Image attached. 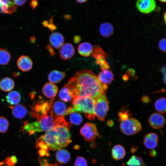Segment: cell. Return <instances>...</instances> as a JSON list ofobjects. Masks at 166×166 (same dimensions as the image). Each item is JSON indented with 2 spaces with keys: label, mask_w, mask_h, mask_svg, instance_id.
Listing matches in <instances>:
<instances>
[{
  "label": "cell",
  "mask_w": 166,
  "mask_h": 166,
  "mask_svg": "<svg viewBox=\"0 0 166 166\" xmlns=\"http://www.w3.org/2000/svg\"><path fill=\"white\" fill-rule=\"evenodd\" d=\"M99 32L103 37L107 38L110 37L113 33V26L108 22H104L101 24L99 28Z\"/></svg>",
  "instance_id": "23"
},
{
  "label": "cell",
  "mask_w": 166,
  "mask_h": 166,
  "mask_svg": "<svg viewBox=\"0 0 166 166\" xmlns=\"http://www.w3.org/2000/svg\"><path fill=\"white\" fill-rule=\"evenodd\" d=\"M6 99L8 103L11 105L18 104L21 100V96L17 91L10 92L6 95Z\"/></svg>",
  "instance_id": "25"
},
{
  "label": "cell",
  "mask_w": 166,
  "mask_h": 166,
  "mask_svg": "<svg viewBox=\"0 0 166 166\" xmlns=\"http://www.w3.org/2000/svg\"><path fill=\"white\" fill-rule=\"evenodd\" d=\"M107 125L109 127H112L114 124L113 121L112 120H108L107 122Z\"/></svg>",
  "instance_id": "46"
},
{
  "label": "cell",
  "mask_w": 166,
  "mask_h": 166,
  "mask_svg": "<svg viewBox=\"0 0 166 166\" xmlns=\"http://www.w3.org/2000/svg\"><path fill=\"white\" fill-rule=\"evenodd\" d=\"M67 110V107L65 103L57 101L53 104L50 113L57 117H62L65 115Z\"/></svg>",
  "instance_id": "15"
},
{
  "label": "cell",
  "mask_w": 166,
  "mask_h": 166,
  "mask_svg": "<svg viewBox=\"0 0 166 166\" xmlns=\"http://www.w3.org/2000/svg\"><path fill=\"white\" fill-rule=\"evenodd\" d=\"M164 23L166 25V11L164 12Z\"/></svg>",
  "instance_id": "52"
},
{
  "label": "cell",
  "mask_w": 166,
  "mask_h": 166,
  "mask_svg": "<svg viewBox=\"0 0 166 166\" xmlns=\"http://www.w3.org/2000/svg\"><path fill=\"white\" fill-rule=\"evenodd\" d=\"M163 80L164 83L166 85V76L163 77Z\"/></svg>",
  "instance_id": "54"
},
{
  "label": "cell",
  "mask_w": 166,
  "mask_h": 166,
  "mask_svg": "<svg viewBox=\"0 0 166 166\" xmlns=\"http://www.w3.org/2000/svg\"><path fill=\"white\" fill-rule=\"evenodd\" d=\"M98 77L101 82L106 84H110L114 79L113 73L109 69H102Z\"/></svg>",
  "instance_id": "22"
},
{
  "label": "cell",
  "mask_w": 166,
  "mask_h": 166,
  "mask_svg": "<svg viewBox=\"0 0 166 166\" xmlns=\"http://www.w3.org/2000/svg\"><path fill=\"white\" fill-rule=\"evenodd\" d=\"M10 108L12 109V115L16 118L22 119L24 118L26 115V108L22 104H19L14 106H10Z\"/></svg>",
  "instance_id": "18"
},
{
  "label": "cell",
  "mask_w": 166,
  "mask_h": 166,
  "mask_svg": "<svg viewBox=\"0 0 166 166\" xmlns=\"http://www.w3.org/2000/svg\"><path fill=\"white\" fill-rule=\"evenodd\" d=\"M106 53L98 46L95 47L93 49L92 56L97 60V63L99 64L102 69H109L110 67L106 62L105 57Z\"/></svg>",
  "instance_id": "9"
},
{
  "label": "cell",
  "mask_w": 166,
  "mask_h": 166,
  "mask_svg": "<svg viewBox=\"0 0 166 166\" xmlns=\"http://www.w3.org/2000/svg\"><path fill=\"white\" fill-rule=\"evenodd\" d=\"M39 162L40 166H59L57 164H49L46 160L42 158L39 159Z\"/></svg>",
  "instance_id": "38"
},
{
  "label": "cell",
  "mask_w": 166,
  "mask_h": 166,
  "mask_svg": "<svg viewBox=\"0 0 166 166\" xmlns=\"http://www.w3.org/2000/svg\"><path fill=\"white\" fill-rule=\"evenodd\" d=\"M14 87V82L11 78L5 77L0 81V89L5 92L11 91Z\"/></svg>",
  "instance_id": "24"
},
{
  "label": "cell",
  "mask_w": 166,
  "mask_h": 166,
  "mask_svg": "<svg viewBox=\"0 0 166 166\" xmlns=\"http://www.w3.org/2000/svg\"><path fill=\"white\" fill-rule=\"evenodd\" d=\"M158 142V136L154 132L147 134L143 140V143L145 146L147 148L151 149H153L156 147Z\"/></svg>",
  "instance_id": "14"
},
{
  "label": "cell",
  "mask_w": 166,
  "mask_h": 166,
  "mask_svg": "<svg viewBox=\"0 0 166 166\" xmlns=\"http://www.w3.org/2000/svg\"><path fill=\"white\" fill-rule=\"evenodd\" d=\"M46 49L49 52L51 56H54L55 54V52L51 45H47L46 47Z\"/></svg>",
  "instance_id": "39"
},
{
  "label": "cell",
  "mask_w": 166,
  "mask_h": 166,
  "mask_svg": "<svg viewBox=\"0 0 166 166\" xmlns=\"http://www.w3.org/2000/svg\"><path fill=\"white\" fill-rule=\"evenodd\" d=\"M75 49L73 45L69 43H66L60 48L59 53L61 58L64 60L70 59L74 55Z\"/></svg>",
  "instance_id": "12"
},
{
  "label": "cell",
  "mask_w": 166,
  "mask_h": 166,
  "mask_svg": "<svg viewBox=\"0 0 166 166\" xmlns=\"http://www.w3.org/2000/svg\"><path fill=\"white\" fill-rule=\"evenodd\" d=\"M30 7L33 9H35L38 5V1L37 0H32L29 2Z\"/></svg>",
  "instance_id": "40"
},
{
  "label": "cell",
  "mask_w": 166,
  "mask_h": 166,
  "mask_svg": "<svg viewBox=\"0 0 166 166\" xmlns=\"http://www.w3.org/2000/svg\"><path fill=\"white\" fill-rule=\"evenodd\" d=\"M3 5V3L1 0H0V13H3L2 11Z\"/></svg>",
  "instance_id": "51"
},
{
  "label": "cell",
  "mask_w": 166,
  "mask_h": 166,
  "mask_svg": "<svg viewBox=\"0 0 166 166\" xmlns=\"http://www.w3.org/2000/svg\"><path fill=\"white\" fill-rule=\"evenodd\" d=\"M81 39L80 36L78 35L75 36L73 38V42L76 43H79L81 41Z\"/></svg>",
  "instance_id": "44"
},
{
  "label": "cell",
  "mask_w": 166,
  "mask_h": 166,
  "mask_svg": "<svg viewBox=\"0 0 166 166\" xmlns=\"http://www.w3.org/2000/svg\"><path fill=\"white\" fill-rule=\"evenodd\" d=\"M141 100L143 102L145 103H148L151 101V98L148 96L146 95H143L142 96Z\"/></svg>",
  "instance_id": "41"
},
{
  "label": "cell",
  "mask_w": 166,
  "mask_h": 166,
  "mask_svg": "<svg viewBox=\"0 0 166 166\" xmlns=\"http://www.w3.org/2000/svg\"><path fill=\"white\" fill-rule=\"evenodd\" d=\"M69 126L67 123L56 126L37 140L36 147L41 156H47L50 150H59L69 145L72 141Z\"/></svg>",
  "instance_id": "2"
},
{
  "label": "cell",
  "mask_w": 166,
  "mask_h": 166,
  "mask_svg": "<svg viewBox=\"0 0 166 166\" xmlns=\"http://www.w3.org/2000/svg\"><path fill=\"white\" fill-rule=\"evenodd\" d=\"M54 98H52L50 101L48 102L44 103L40 105H36L35 106L34 108H33V111L31 113L32 115L37 118L38 119L39 115H40V118L42 117L47 115L48 111L51 108L52 102Z\"/></svg>",
  "instance_id": "10"
},
{
  "label": "cell",
  "mask_w": 166,
  "mask_h": 166,
  "mask_svg": "<svg viewBox=\"0 0 166 166\" xmlns=\"http://www.w3.org/2000/svg\"><path fill=\"white\" fill-rule=\"evenodd\" d=\"M158 46L161 51L166 52V38H163L159 41Z\"/></svg>",
  "instance_id": "36"
},
{
  "label": "cell",
  "mask_w": 166,
  "mask_h": 166,
  "mask_svg": "<svg viewBox=\"0 0 166 166\" xmlns=\"http://www.w3.org/2000/svg\"><path fill=\"white\" fill-rule=\"evenodd\" d=\"M71 92L73 99L78 97H89L96 101L101 96L108 88L101 82L98 76L90 70L77 72L65 85Z\"/></svg>",
  "instance_id": "1"
},
{
  "label": "cell",
  "mask_w": 166,
  "mask_h": 166,
  "mask_svg": "<svg viewBox=\"0 0 166 166\" xmlns=\"http://www.w3.org/2000/svg\"><path fill=\"white\" fill-rule=\"evenodd\" d=\"M67 123L64 116L57 117L50 113V115H45L37 121L25 124L23 128L31 135L36 132H46L56 126Z\"/></svg>",
  "instance_id": "3"
},
{
  "label": "cell",
  "mask_w": 166,
  "mask_h": 166,
  "mask_svg": "<svg viewBox=\"0 0 166 166\" xmlns=\"http://www.w3.org/2000/svg\"><path fill=\"white\" fill-rule=\"evenodd\" d=\"M3 2L6 5L7 9V14H11L14 12L16 9V6L12 1L2 0Z\"/></svg>",
  "instance_id": "34"
},
{
  "label": "cell",
  "mask_w": 166,
  "mask_h": 166,
  "mask_svg": "<svg viewBox=\"0 0 166 166\" xmlns=\"http://www.w3.org/2000/svg\"><path fill=\"white\" fill-rule=\"evenodd\" d=\"M160 2H166V0H160Z\"/></svg>",
  "instance_id": "56"
},
{
  "label": "cell",
  "mask_w": 166,
  "mask_h": 166,
  "mask_svg": "<svg viewBox=\"0 0 166 166\" xmlns=\"http://www.w3.org/2000/svg\"><path fill=\"white\" fill-rule=\"evenodd\" d=\"M9 123L8 120L3 116H0V133L6 132L8 129Z\"/></svg>",
  "instance_id": "33"
},
{
  "label": "cell",
  "mask_w": 166,
  "mask_h": 166,
  "mask_svg": "<svg viewBox=\"0 0 166 166\" xmlns=\"http://www.w3.org/2000/svg\"><path fill=\"white\" fill-rule=\"evenodd\" d=\"M156 110L162 114L166 113V98L161 97L157 99L155 103Z\"/></svg>",
  "instance_id": "28"
},
{
  "label": "cell",
  "mask_w": 166,
  "mask_h": 166,
  "mask_svg": "<svg viewBox=\"0 0 166 166\" xmlns=\"http://www.w3.org/2000/svg\"><path fill=\"white\" fill-rule=\"evenodd\" d=\"M18 159L14 155L9 156L2 162H0L1 165H4L6 166H14L17 163Z\"/></svg>",
  "instance_id": "31"
},
{
  "label": "cell",
  "mask_w": 166,
  "mask_h": 166,
  "mask_svg": "<svg viewBox=\"0 0 166 166\" xmlns=\"http://www.w3.org/2000/svg\"><path fill=\"white\" fill-rule=\"evenodd\" d=\"M136 5L138 10L145 14L152 12L156 6V1L154 0H138L136 1Z\"/></svg>",
  "instance_id": "8"
},
{
  "label": "cell",
  "mask_w": 166,
  "mask_h": 166,
  "mask_svg": "<svg viewBox=\"0 0 166 166\" xmlns=\"http://www.w3.org/2000/svg\"><path fill=\"white\" fill-rule=\"evenodd\" d=\"M77 2L79 3H82L86 2L87 0H76Z\"/></svg>",
  "instance_id": "53"
},
{
  "label": "cell",
  "mask_w": 166,
  "mask_h": 166,
  "mask_svg": "<svg viewBox=\"0 0 166 166\" xmlns=\"http://www.w3.org/2000/svg\"><path fill=\"white\" fill-rule=\"evenodd\" d=\"M56 158L57 161L59 163L65 164L69 160L70 155L67 150L61 149L57 151L56 153Z\"/></svg>",
  "instance_id": "26"
},
{
  "label": "cell",
  "mask_w": 166,
  "mask_h": 166,
  "mask_svg": "<svg viewBox=\"0 0 166 166\" xmlns=\"http://www.w3.org/2000/svg\"><path fill=\"white\" fill-rule=\"evenodd\" d=\"M18 68L23 72H26L30 70L33 66V61L28 56L22 55L20 56L17 61Z\"/></svg>",
  "instance_id": "13"
},
{
  "label": "cell",
  "mask_w": 166,
  "mask_h": 166,
  "mask_svg": "<svg viewBox=\"0 0 166 166\" xmlns=\"http://www.w3.org/2000/svg\"><path fill=\"white\" fill-rule=\"evenodd\" d=\"M0 166H1V165H0Z\"/></svg>",
  "instance_id": "57"
},
{
  "label": "cell",
  "mask_w": 166,
  "mask_h": 166,
  "mask_svg": "<svg viewBox=\"0 0 166 166\" xmlns=\"http://www.w3.org/2000/svg\"><path fill=\"white\" fill-rule=\"evenodd\" d=\"M49 21L45 20L43 21L42 23V25L45 27H48L49 25Z\"/></svg>",
  "instance_id": "47"
},
{
  "label": "cell",
  "mask_w": 166,
  "mask_h": 166,
  "mask_svg": "<svg viewBox=\"0 0 166 166\" xmlns=\"http://www.w3.org/2000/svg\"><path fill=\"white\" fill-rule=\"evenodd\" d=\"M36 38L34 36H32L30 38V41L32 43H34L35 42Z\"/></svg>",
  "instance_id": "49"
},
{
  "label": "cell",
  "mask_w": 166,
  "mask_h": 166,
  "mask_svg": "<svg viewBox=\"0 0 166 166\" xmlns=\"http://www.w3.org/2000/svg\"><path fill=\"white\" fill-rule=\"evenodd\" d=\"M111 156L115 160H118L123 159L126 155V151L124 148L121 144L114 146L111 150Z\"/></svg>",
  "instance_id": "19"
},
{
  "label": "cell",
  "mask_w": 166,
  "mask_h": 166,
  "mask_svg": "<svg viewBox=\"0 0 166 166\" xmlns=\"http://www.w3.org/2000/svg\"><path fill=\"white\" fill-rule=\"evenodd\" d=\"M96 100L89 97H78L73 99L72 106L67 109L65 115L77 112L84 113L90 120L95 119L94 109Z\"/></svg>",
  "instance_id": "4"
},
{
  "label": "cell",
  "mask_w": 166,
  "mask_h": 166,
  "mask_svg": "<svg viewBox=\"0 0 166 166\" xmlns=\"http://www.w3.org/2000/svg\"><path fill=\"white\" fill-rule=\"evenodd\" d=\"M64 38L62 35L57 32L52 33L49 37V41L51 45L56 49H59L63 45Z\"/></svg>",
  "instance_id": "17"
},
{
  "label": "cell",
  "mask_w": 166,
  "mask_h": 166,
  "mask_svg": "<svg viewBox=\"0 0 166 166\" xmlns=\"http://www.w3.org/2000/svg\"><path fill=\"white\" fill-rule=\"evenodd\" d=\"M74 166H87V160L84 158L82 157H77L75 161Z\"/></svg>",
  "instance_id": "35"
},
{
  "label": "cell",
  "mask_w": 166,
  "mask_h": 166,
  "mask_svg": "<svg viewBox=\"0 0 166 166\" xmlns=\"http://www.w3.org/2000/svg\"><path fill=\"white\" fill-rule=\"evenodd\" d=\"M16 5L18 6H22L24 5L26 3V0H14L12 1Z\"/></svg>",
  "instance_id": "42"
},
{
  "label": "cell",
  "mask_w": 166,
  "mask_h": 166,
  "mask_svg": "<svg viewBox=\"0 0 166 166\" xmlns=\"http://www.w3.org/2000/svg\"><path fill=\"white\" fill-rule=\"evenodd\" d=\"M58 91L57 86L50 82L45 83L42 88L43 94L49 98H53L56 95Z\"/></svg>",
  "instance_id": "16"
},
{
  "label": "cell",
  "mask_w": 166,
  "mask_h": 166,
  "mask_svg": "<svg viewBox=\"0 0 166 166\" xmlns=\"http://www.w3.org/2000/svg\"><path fill=\"white\" fill-rule=\"evenodd\" d=\"M128 166H144L143 160L140 157L133 155L132 156L127 162Z\"/></svg>",
  "instance_id": "30"
},
{
  "label": "cell",
  "mask_w": 166,
  "mask_h": 166,
  "mask_svg": "<svg viewBox=\"0 0 166 166\" xmlns=\"http://www.w3.org/2000/svg\"><path fill=\"white\" fill-rule=\"evenodd\" d=\"M137 150V148L135 147H132L131 149V152L132 153H134L136 152Z\"/></svg>",
  "instance_id": "50"
},
{
  "label": "cell",
  "mask_w": 166,
  "mask_h": 166,
  "mask_svg": "<svg viewBox=\"0 0 166 166\" xmlns=\"http://www.w3.org/2000/svg\"><path fill=\"white\" fill-rule=\"evenodd\" d=\"M59 95L60 99L65 102H69L73 99L71 92L68 88L65 86L60 90Z\"/></svg>",
  "instance_id": "27"
},
{
  "label": "cell",
  "mask_w": 166,
  "mask_h": 166,
  "mask_svg": "<svg viewBox=\"0 0 166 166\" xmlns=\"http://www.w3.org/2000/svg\"><path fill=\"white\" fill-rule=\"evenodd\" d=\"M66 76L65 72L57 70L51 71L48 75V79L50 83L57 84L60 82Z\"/></svg>",
  "instance_id": "21"
},
{
  "label": "cell",
  "mask_w": 166,
  "mask_h": 166,
  "mask_svg": "<svg viewBox=\"0 0 166 166\" xmlns=\"http://www.w3.org/2000/svg\"><path fill=\"white\" fill-rule=\"evenodd\" d=\"M157 152L153 149L151 150L149 152V155L151 157H153L157 156Z\"/></svg>",
  "instance_id": "45"
},
{
  "label": "cell",
  "mask_w": 166,
  "mask_h": 166,
  "mask_svg": "<svg viewBox=\"0 0 166 166\" xmlns=\"http://www.w3.org/2000/svg\"><path fill=\"white\" fill-rule=\"evenodd\" d=\"M64 18L67 20L71 19V16L69 14H65L64 16Z\"/></svg>",
  "instance_id": "48"
},
{
  "label": "cell",
  "mask_w": 166,
  "mask_h": 166,
  "mask_svg": "<svg viewBox=\"0 0 166 166\" xmlns=\"http://www.w3.org/2000/svg\"><path fill=\"white\" fill-rule=\"evenodd\" d=\"M69 120L71 123L75 125H79L82 122V117L79 113H73L70 114Z\"/></svg>",
  "instance_id": "32"
},
{
  "label": "cell",
  "mask_w": 166,
  "mask_h": 166,
  "mask_svg": "<svg viewBox=\"0 0 166 166\" xmlns=\"http://www.w3.org/2000/svg\"><path fill=\"white\" fill-rule=\"evenodd\" d=\"M109 109V102L105 92L96 101L94 109V115L99 120L104 121Z\"/></svg>",
  "instance_id": "6"
},
{
  "label": "cell",
  "mask_w": 166,
  "mask_h": 166,
  "mask_svg": "<svg viewBox=\"0 0 166 166\" xmlns=\"http://www.w3.org/2000/svg\"><path fill=\"white\" fill-rule=\"evenodd\" d=\"M49 25L48 28L49 30L51 31H53L57 29V26L56 25L53 24V22H49Z\"/></svg>",
  "instance_id": "43"
},
{
  "label": "cell",
  "mask_w": 166,
  "mask_h": 166,
  "mask_svg": "<svg viewBox=\"0 0 166 166\" xmlns=\"http://www.w3.org/2000/svg\"><path fill=\"white\" fill-rule=\"evenodd\" d=\"M11 57V55L8 51L4 49H0V65L8 64L10 60Z\"/></svg>",
  "instance_id": "29"
},
{
  "label": "cell",
  "mask_w": 166,
  "mask_h": 166,
  "mask_svg": "<svg viewBox=\"0 0 166 166\" xmlns=\"http://www.w3.org/2000/svg\"><path fill=\"white\" fill-rule=\"evenodd\" d=\"M80 132L85 140L89 142L94 141L98 135L96 124L89 122L84 124L80 129Z\"/></svg>",
  "instance_id": "7"
},
{
  "label": "cell",
  "mask_w": 166,
  "mask_h": 166,
  "mask_svg": "<svg viewBox=\"0 0 166 166\" xmlns=\"http://www.w3.org/2000/svg\"><path fill=\"white\" fill-rule=\"evenodd\" d=\"M121 132L125 135L131 136L135 135L141 130L142 126L137 119L132 117L122 121L120 124Z\"/></svg>",
  "instance_id": "5"
},
{
  "label": "cell",
  "mask_w": 166,
  "mask_h": 166,
  "mask_svg": "<svg viewBox=\"0 0 166 166\" xmlns=\"http://www.w3.org/2000/svg\"><path fill=\"white\" fill-rule=\"evenodd\" d=\"M93 48L92 45L88 42H84L81 43L78 47V52L81 56L89 57L93 51Z\"/></svg>",
  "instance_id": "20"
},
{
  "label": "cell",
  "mask_w": 166,
  "mask_h": 166,
  "mask_svg": "<svg viewBox=\"0 0 166 166\" xmlns=\"http://www.w3.org/2000/svg\"><path fill=\"white\" fill-rule=\"evenodd\" d=\"M148 122L152 128L159 129L164 126L165 123V119L161 114L158 113H154L149 117Z\"/></svg>",
  "instance_id": "11"
},
{
  "label": "cell",
  "mask_w": 166,
  "mask_h": 166,
  "mask_svg": "<svg viewBox=\"0 0 166 166\" xmlns=\"http://www.w3.org/2000/svg\"><path fill=\"white\" fill-rule=\"evenodd\" d=\"M128 111L125 112H120L118 113V115L121 120L123 121H124L128 119L129 114Z\"/></svg>",
  "instance_id": "37"
},
{
  "label": "cell",
  "mask_w": 166,
  "mask_h": 166,
  "mask_svg": "<svg viewBox=\"0 0 166 166\" xmlns=\"http://www.w3.org/2000/svg\"><path fill=\"white\" fill-rule=\"evenodd\" d=\"M127 76H126V75H124V76L123 77H124V78H123V79L125 80H127L128 78Z\"/></svg>",
  "instance_id": "55"
}]
</instances>
